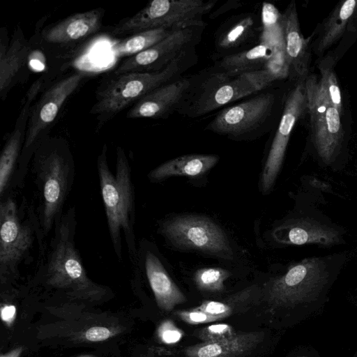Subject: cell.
<instances>
[{
    "mask_svg": "<svg viewBox=\"0 0 357 357\" xmlns=\"http://www.w3.org/2000/svg\"><path fill=\"white\" fill-rule=\"evenodd\" d=\"M327 268L321 258L307 259L291 266L285 274L272 280L268 291L269 301L284 306L312 300L328 282Z\"/></svg>",
    "mask_w": 357,
    "mask_h": 357,
    "instance_id": "ba28073f",
    "label": "cell"
},
{
    "mask_svg": "<svg viewBox=\"0 0 357 357\" xmlns=\"http://www.w3.org/2000/svg\"><path fill=\"white\" fill-rule=\"evenodd\" d=\"M112 336V331L109 328L102 326L91 327L85 333L86 339L91 342L103 341Z\"/></svg>",
    "mask_w": 357,
    "mask_h": 357,
    "instance_id": "d590c367",
    "label": "cell"
},
{
    "mask_svg": "<svg viewBox=\"0 0 357 357\" xmlns=\"http://www.w3.org/2000/svg\"><path fill=\"white\" fill-rule=\"evenodd\" d=\"M234 328L226 324L207 326L196 333V336L203 342H219L228 340L236 335Z\"/></svg>",
    "mask_w": 357,
    "mask_h": 357,
    "instance_id": "1f68e13d",
    "label": "cell"
},
{
    "mask_svg": "<svg viewBox=\"0 0 357 357\" xmlns=\"http://www.w3.org/2000/svg\"><path fill=\"white\" fill-rule=\"evenodd\" d=\"M65 216L57 222L52 249L47 264L49 282L57 287L84 289L93 286L87 278L73 241L74 225Z\"/></svg>",
    "mask_w": 357,
    "mask_h": 357,
    "instance_id": "30bf717a",
    "label": "cell"
},
{
    "mask_svg": "<svg viewBox=\"0 0 357 357\" xmlns=\"http://www.w3.org/2000/svg\"><path fill=\"white\" fill-rule=\"evenodd\" d=\"M29 54L28 44L20 29H16L10 42L0 43V95L6 98L17 75L24 67Z\"/></svg>",
    "mask_w": 357,
    "mask_h": 357,
    "instance_id": "44dd1931",
    "label": "cell"
},
{
    "mask_svg": "<svg viewBox=\"0 0 357 357\" xmlns=\"http://www.w3.org/2000/svg\"><path fill=\"white\" fill-rule=\"evenodd\" d=\"M215 1L154 0L132 17L121 20L113 27L114 35H132L142 31L181 28L204 24L202 17Z\"/></svg>",
    "mask_w": 357,
    "mask_h": 357,
    "instance_id": "5b68a950",
    "label": "cell"
},
{
    "mask_svg": "<svg viewBox=\"0 0 357 357\" xmlns=\"http://www.w3.org/2000/svg\"><path fill=\"white\" fill-rule=\"evenodd\" d=\"M85 77L84 73H75L59 79L46 89L31 106L25 139L20 162L27 160L33 155L38 142L47 135L66 101L77 89Z\"/></svg>",
    "mask_w": 357,
    "mask_h": 357,
    "instance_id": "9c48e42d",
    "label": "cell"
},
{
    "mask_svg": "<svg viewBox=\"0 0 357 357\" xmlns=\"http://www.w3.org/2000/svg\"><path fill=\"white\" fill-rule=\"evenodd\" d=\"M22 347L17 348L13 351H12L10 354L6 356H2L1 357H19L22 352Z\"/></svg>",
    "mask_w": 357,
    "mask_h": 357,
    "instance_id": "f35d334b",
    "label": "cell"
},
{
    "mask_svg": "<svg viewBox=\"0 0 357 357\" xmlns=\"http://www.w3.org/2000/svg\"><path fill=\"white\" fill-rule=\"evenodd\" d=\"M16 309L14 305H6L1 307V319L7 323H10L15 317Z\"/></svg>",
    "mask_w": 357,
    "mask_h": 357,
    "instance_id": "8d00e7d4",
    "label": "cell"
},
{
    "mask_svg": "<svg viewBox=\"0 0 357 357\" xmlns=\"http://www.w3.org/2000/svg\"><path fill=\"white\" fill-rule=\"evenodd\" d=\"M42 79H37L26 93L12 132L9 134L0 155V196L6 194L15 166L22 151L31 103L42 89Z\"/></svg>",
    "mask_w": 357,
    "mask_h": 357,
    "instance_id": "2e32d148",
    "label": "cell"
},
{
    "mask_svg": "<svg viewBox=\"0 0 357 357\" xmlns=\"http://www.w3.org/2000/svg\"><path fill=\"white\" fill-rule=\"evenodd\" d=\"M79 357H96V356H91V355H84V356H79Z\"/></svg>",
    "mask_w": 357,
    "mask_h": 357,
    "instance_id": "ab89813d",
    "label": "cell"
},
{
    "mask_svg": "<svg viewBox=\"0 0 357 357\" xmlns=\"http://www.w3.org/2000/svg\"><path fill=\"white\" fill-rule=\"evenodd\" d=\"M347 33L357 34V8L355 10L351 20L349 24Z\"/></svg>",
    "mask_w": 357,
    "mask_h": 357,
    "instance_id": "74e56055",
    "label": "cell"
},
{
    "mask_svg": "<svg viewBox=\"0 0 357 357\" xmlns=\"http://www.w3.org/2000/svg\"><path fill=\"white\" fill-rule=\"evenodd\" d=\"M145 270L157 304L161 309L170 311L185 301V295L168 275L160 260L149 251L145 257Z\"/></svg>",
    "mask_w": 357,
    "mask_h": 357,
    "instance_id": "7402d4cb",
    "label": "cell"
},
{
    "mask_svg": "<svg viewBox=\"0 0 357 357\" xmlns=\"http://www.w3.org/2000/svg\"><path fill=\"white\" fill-rule=\"evenodd\" d=\"M357 8V0L340 1L314 32L317 37L312 43V50L321 58L324 54L346 35L349 24Z\"/></svg>",
    "mask_w": 357,
    "mask_h": 357,
    "instance_id": "d6986e66",
    "label": "cell"
},
{
    "mask_svg": "<svg viewBox=\"0 0 357 357\" xmlns=\"http://www.w3.org/2000/svg\"><path fill=\"white\" fill-rule=\"evenodd\" d=\"M258 91L274 82L289 77V68L285 52L277 54L262 68L242 74Z\"/></svg>",
    "mask_w": 357,
    "mask_h": 357,
    "instance_id": "83f0119b",
    "label": "cell"
},
{
    "mask_svg": "<svg viewBox=\"0 0 357 357\" xmlns=\"http://www.w3.org/2000/svg\"><path fill=\"white\" fill-rule=\"evenodd\" d=\"M273 236L279 242L295 245L311 243L329 245L338 240V235L333 229L307 221L282 225L274 231Z\"/></svg>",
    "mask_w": 357,
    "mask_h": 357,
    "instance_id": "484cf974",
    "label": "cell"
},
{
    "mask_svg": "<svg viewBox=\"0 0 357 357\" xmlns=\"http://www.w3.org/2000/svg\"><path fill=\"white\" fill-rule=\"evenodd\" d=\"M214 316L227 317L231 313V307L227 303L216 301H206L195 308Z\"/></svg>",
    "mask_w": 357,
    "mask_h": 357,
    "instance_id": "e575fe53",
    "label": "cell"
},
{
    "mask_svg": "<svg viewBox=\"0 0 357 357\" xmlns=\"http://www.w3.org/2000/svg\"><path fill=\"white\" fill-rule=\"evenodd\" d=\"M218 160L219 156L214 154L185 155L161 164L148 176L154 181L171 176H201L213 168Z\"/></svg>",
    "mask_w": 357,
    "mask_h": 357,
    "instance_id": "cb8c5ba5",
    "label": "cell"
},
{
    "mask_svg": "<svg viewBox=\"0 0 357 357\" xmlns=\"http://www.w3.org/2000/svg\"><path fill=\"white\" fill-rule=\"evenodd\" d=\"M275 103L274 94L264 93L225 108L206 129L230 138H241L261 128L270 119Z\"/></svg>",
    "mask_w": 357,
    "mask_h": 357,
    "instance_id": "4fadbf2b",
    "label": "cell"
},
{
    "mask_svg": "<svg viewBox=\"0 0 357 357\" xmlns=\"http://www.w3.org/2000/svg\"><path fill=\"white\" fill-rule=\"evenodd\" d=\"M305 91L311 141L318 156L330 164L346 144L347 114L332 105L316 75L310 74L305 79Z\"/></svg>",
    "mask_w": 357,
    "mask_h": 357,
    "instance_id": "277c9868",
    "label": "cell"
},
{
    "mask_svg": "<svg viewBox=\"0 0 357 357\" xmlns=\"http://www.w3.org/2000/svg\"><path fill=\"white\" fill-rule=\"evenodd\" d=\"M257 93L243 75L231 77L219 71L211 74L193 91L188 90L177 109L189 117H199Z\"/></svg>",
    "mask_w": 357,
    "mask_h": 357,
    "instance_id": "52a82bcc",
    "label": "cell"
},
{
    "mask_svg": "<svg viewBox=\"0 0 357 357\" xmlns=\"http://www.w3.org/2000/svg\"><path fill=\"white\" fill-rule=\"evenodd\" d=\"M261 22V33L259 43L284 49L282 14L274 5L263 3Z\"/></svg>",
    "mask_w": 357,
    "mask_h": 357,
    "instance_id": "f1b7e54d",
    "label": "cell"
},
{
    "mask_svg": "<svg viewBox=\"0 0 357 357\" xmlns=\"http://www.w3.org/2000/svg\"><path fill=\"white\" fill-rule=\"evenodd\" d=\"M307 113L305 79L295 82L284 100L282 116L261 174L266 193L273 188L281 168L291 134L298 121Z\"/></svg>",
    "mask_w": 357,
    "mask_h": 357,
    "instance_id": "7c38bea8",
    "label": "cell"
},
{
    "mask_svg": "<svg viewBox=\"0 0 357 357\" xmlns=\"http://www.w3.org/2000/svg\"><path fill=\"white\" fill-rule=\"evenodd\" d=\"M103 14L104 10L100 8L75 13L47 29L43 38L54 44L83 39L100 29Z\"/></svg>",
    "mask_w": 357,
    "mask_h": 357,
    "instance_id": "ac0fdd59",
    "label": "cell"
},
{
    "mask_svg": "<svg viewBox=\"0 0 357 357\" xmlns=\"http://www.w3.org/2000/svg\"><path fill=\"white\" fill-rule=\"evenodd\" d=\"M284 50L289 68V77L295 82L305 80L310 75L312 59L311 37L304 38L300 28L294 1L282 14Z\"/></svg>",
    "mask_w": 357,
    "mask_h": 357,
    "instance_id": "9a60e30c",
    "label": "cell"
},
{
    "mask_svg": "<svg viewBox=\"0 0 357 357\" xmlns=\"http://www.w3.org/2000/svg\"><path fill=\"white\" fill-rule=\"evenodd\" d=\"M263 333H236L228 340L203 342L184 349L188 357H245L261 341Z\"/></svg>",
    "mask_w": 357,
    "mask_h": 357,
    "instance_id": "ffe728a7",
    "label": "cell"
},
{
    "mask_svg": "<svg viewBox=\"0 0 357 357\" xmlns=\"http://www.w3.org/2000/svg\"><path fill=\"white\" fill-rule=\"evenodd\" d=\"M335 61V56L329 52L320 58L318 64L319 82L332 105L340 111L346 112L341 89L334 70Z\"/></svg>",
    "mask_w": 357,
    "mask_h": 357,
    "instance_id": "f546056e",
    "label": "cell"
},
{
    "mask_svg": "<svg viewBox=\"0 0 357 357\" xmlns=\"http://www.w3.org/2000/svg\"><path fill=\"white\" fill-rule=\"evenodd\" d=\"M33 165L41 193V226L46 234L58 217L71 186L74 162L68 142L62 137H43L33 153Z\"/></svg>",
    "mask_w": 357,
    "mask_h": 357,
    "instance_id": "3957f363",
    "label": "cell"
},
{
    "mask_svg": "<svg viewBox=\"0 0 357 357\" xmlns=\"http://www.w3.org/2000/svg\"><path fill=\"white\" fill-rule=\"evenodd\" d=\"M229 276L230 273L222 268H202L196 271L194 280L199 289L218 292L224 289V282Z\"/></svg>",
    "mask_w": 357,
    "mask_h": 357,
    "instance_id": "4dcf8cb0",
    "label": "cell"
},
{
    "mask_svg": "<svg viewBox=\"0 0 357 357\" xmlns=\"http://www.w3.org/2000/svg\"><path fill=\"white\" fill-rule=\"evenodd\" d=\"M192 49L183 53L159 71L128 73L107 77L98 87L96 101L90 110V114L96 116L97 128H101L154 89L176 80L192 63Z\"/></svg>",
    "mask_w": 357,
    "mask_h": 357,
    "instance_id": "6da1fadb",
    "label": "cell"
},
{
    "mask_svg": "<svg viewBox=\"0 0 357 357\" xmlns=\"http://www.w3.org/2000/svg\"><path fill=\"white\" fill-rule=\"evenodd\" d=\"M261 24L253 14H243L225 22L215 33V47L220 52L236 50L248 44L259 35Z\"/></svg>",
    "mask_w": 357,
    "mask_h": 357,
    "instance_id": "603a6c76",
    "label": "cell"
},
{
    "mask_svg": "<svg viewBox=\"0 0 357 357\" xmlns=\"http://www.w3.org/2000/svg\"><path fill=\"white\" fill-rule=\"evenodd\" d=\"M33 241L29 225L22 222L16 203L11 198L0 203V271H14L28 252Z\"/></svg>",
    "mask_w": 357,
    "mask_h": 357,
    "instance_id": "5bb4252c",
    "label": "cell"
},
{
    "mask_svg": "<svg viewBox=\"0 0 357 357\" xmlns=\"http://www.w3.org/2000/svg\"><path fill=\"white\" fill-rule=\"evenodd\" d=\"M107 144H104L97 160V168L103 205L110 237L115 252L121 259V232L131 253L133 241L134 192L131 169L124 152L116 148V172L109 170L107 160Z\"/></svg>",
    "mask_w": 357,
    "mask_h": 357,
    "instance_id": "7a4b0ae2",
    "label": "cell"
},
{
    "mask_svg": "<svg viewBox=\"0 0 357 357\" xmlns=\"http://www.w3.org/2000/svg\"><path fill=\"white\" fill-rule=\"evenodd\" d=\"M282 52H285V50L259 43L247 50L224 56L220 61L219 67L220 72L236 77L262 68Z\"/></svg>",
    "mask_w": 357,
    "mask_h": 357,
    "instance_id": "d4e9b609",
    "label": "cell"
},
{
    "mask_svg": "<svg viewBox=\"0 0 357 357\" xmlns=\"http://www.w3.org/2000/svg\"><path fill=\"white\" fill-rule=\"evenodd\" d=\"M191 84V79H176L140 99L126 113L128 119H160L178 108Z\"/></svg>",
    "mask_w": 357,
    "mask_h": 357,
    "instance_id": "e0dca14e",
    "label": "cell"
},
{
    "mask_svg": "<svg viewBox=\"0 0 357 357\" xmlns=\"http://www.w3.org/2000/svg\"><path fill=\"white\" fill-rule=\"evenodd\" d=\"M173 31L156 29L142 31L113 43L111 51L117 58L132 57L154 45L168 36Z\"/></svg>",
    "mask_w": 357,
    "mask_h": 357,
    "instance_id": "4316f807",
    "label": "cell"
},
{
    "mask_svg": "<svg viewBox=\"0 0 357 357\" xmlns=\"http://www.w3.org/2000/svg\"><path fill=\"white\" fill-rule=\"evenodd\" d=\"M175 314L184 322L189 324H206L224 319L220 316H214L201 310H178Z\"/></svg>",
    "mask_w": 357,
    "mask_h": 357,
    "instance_id": "d6a6232c",
    "label": "cell"
},
{
    "mask_svg": "<svg viewBox=\"0 0 357 357\" xmlns=\"http://www.w3.org/2000/svg\"><path fill=\"white\" fill-rule=\"evenodd\" d=\"M161 232L176 247L231 260L234 252L222 229L210 218L179 215L165 221Z\"/></svg>",
    "mask_w": 357,
    "mask_h": 357,
    "instance_id": "8992f818",
    "label": "cell"
},
{
    "mask_svg": "<svg viewBox=\"0 0 357 357\" xmlns=\"http://www.w3.org/2000/svg\"><path fill=\"white\" fill-rule=\"evenodd\" d=\"M160 340L168 344L177 343L183 336V331L171 320H165L158 328Z\"/></svg>",
    "mask_w": 357,
    "mask_h": 357,
    "instance_id": "836d02e7",
    "label": "cell"
},
{
    "mask_svg": "<svg viewBox=\"0 0 357 357\" xmlns=\"http://www.w3.org/2000/svg\"><path fill=\"white\" fill-rule=\"evenodd\" d=\"M204 29V24H201L173 31L145 51L124 60L112 75L156 72L164 69L181 54L192 49Z\"/></svg>",
    "mask_w": 357,
    "mask_h": 357,
    "instance_id": "8fae6325",
    "label": "cell"
}]
</instances>
